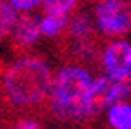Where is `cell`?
Returning a JSON list of instances; mask_svg holds the SVG:
<instances>
[{"label": "cell", "instance_id": "cell-10", "mask_svg": "<svg viewBox=\"0 0 131 129\" xmlns=\"http://www.w3.org/2000/svg\"><path fill=\"white\" fill-rule=\"evenodd\" d=\"M77 2L78 0H44V11L47 15H66Z\"/></svg>", "mask_w": 131, "mask_h": 129}, {"label": "cell", "instance_id": "cell-12", "mask_svg": "<svg viewBox=\"0 0 131 129\" xmlns=\"http://www.w3.org/2000/svg\"><path fill=\"white\" fill-rule=\"evenodd\" d=\"M42 2V0H11V7L15 9H31V7H35V6H38Z\"/></svg>", "mask_w": 131, "mask_h": 129}, {"label": "cell", "instance_id": "cell-9", "mask_svg": "<svg viewBox=\"0 0 131 129\" xmlns=\"http://www.w3.org/2000/svg\"><path fill=\"white\" fill-rule=\"evenodd\" d=\"M16 24V11L4 0H0V40L11 33Z\"/></svg>", "mask_w": 131, "mask_h": 129}, {"label": "cell", "instance_id": "cell-13", "mask_svg": "<svg viewBox=\"0 0 131 129\" xmlns=\"http://www.w3.org/2000/svg\"><path fill=\"white\" fill-rule=\"evenodd\" d=\"M4 113H6V111H4L2 107H0V129H6V127L9 125V124H7V118H6Z\"/></svg>", "mask_w": 131, "mask_h": 129}, {"label": "cell", "instance_id": "cell-2", "mask_svg": "<svg viewBox=\"0 0 131 129\" xmlns=\"http://www.w3.org/2000/svg\"><path fill=\"white\" fill-rule=\"evenodd\" d=\"M91 75L78 66L58 73L51 86V111L60 120H80L86 116V96L91 87Z\"/></svg>", "mask_w": 131, "mask_h": 129}, {"label": "cell", "instance_id": "cell-3", "mask_svg": "<svg viewBox=\"0 0 131 129\" xmlns=\"http://www.w3.org/2000/svg\"><path fill=\"white\" fill-rule=\"evenodd\" d=\"M95 15L106 37H122L131 31V7L124 0H104Z\"/></svg>", "mask_w": 131, "mask_h": 129}, {"label": "cell", "instance_id": "cell-4", "mask_svg": "<svg viewBox=\"0 0 131 129\" xmlns=\"http://www.w3.org/2000/svg\"><path fill=\"white\" fill-rule=\"evenodd\" d=\"M102 60L111 80H117V82L131 80V44L115 42L107 45V49L102 55Z\"/></svg>", "mask_w": 131, "mask_h": 129}, {"label": "cell", "instance_id": "cell-8", "mask_svg": "<svg viewBox=\"0 0 131 129\" xmlns=\"http://www.w3.org/2000/svg\"><path fill=\"white\" fill-rule=\"evenodd\" d=\"M68 27V15H47L40 22V33L46 37H57Z\"/></svg>", "mask_w": 131, "mask_h": 129}, {"label": "cell", "instance_id": "cell-1", "mask_svg": "<svg viewBox=\"0 0 131 129\" xmlns=\"http://www.w3.org/2000/svg\"><path fill=\"white\" fill-rule=\"evenodd\" d=\"M51 69L42 58H18L0 76V107L6 113L40 109L51 93Z\"/></svg>", "mask_w": 131, "mask_h": 129}, {"label": "cell", "instance_id": "cell-14", "mask_svg": "<svg viewBox=\"0 0 131 129\" xmlns=\"http://www.w3.org/2000/svg\"><path fill=\"white\" fill-rule=\"evenodd\" d=\"M0 67H2V64H0ZM0 76H2V69H0Z\"/></svg>", "mask_w": 131, "mask_h": 129}, {"label": "cell", "instance_id": "cell-11", "mask_svg": "<svg viewBox=\"0 0 131 129\" xmlns=\"http://www.w3.org/2000/svg\"><path fill=\"white\" fill-rule=\"evenodd\" d=\"M6 129H40V125H38V122L31 120V118H20V120L9 124Z\"/></svg>", "mask_w": 131, "mask_h": 129}, {"label": "cell", "instance_id": "cell-7", "mask_svg": "<svg viewBox=\"0 0 131 129\" xmlns=\"http://www.w3.org/2000/svg\"><path fill=\"white\" fill-rule=\"evenodd\" d=\"M109 124L115 129H131V105L117 104L109 109Z\"/></svg>", "mask_w": 131, "mask_h": 129}, {"label": "cell", "instance_id": "cell-5", "mask_svg": "<svg viewBox=\"0 0 131 129\" xmlns=\"http://www.w3.org/2000/svg\"><path fill=\"white\" fill-rule=\"evenodd\" d=\"M40 35V22L33 15H22L16 18L15 27L11 29V49L15 53H24L31 49L33 44L38 40Z\"/></svg>", "mask_w": 131, "mask_h": 129}, {"label": "cell", "instance_id": "cell-6", "mask_svg": "<svg viewBox=\"0 0 131 129\" xmlns=\"http://www.w3.org/2000/svg\"><path fill=\"white\" fill-rule=\"evenodd\" d=\"M115 86H117V80H111L109 76H102L95 80L86 96V116L98 115L107 105H113Z\"/></svg>", "mask_w": 131, "mask_h": 129}]
</instances>
